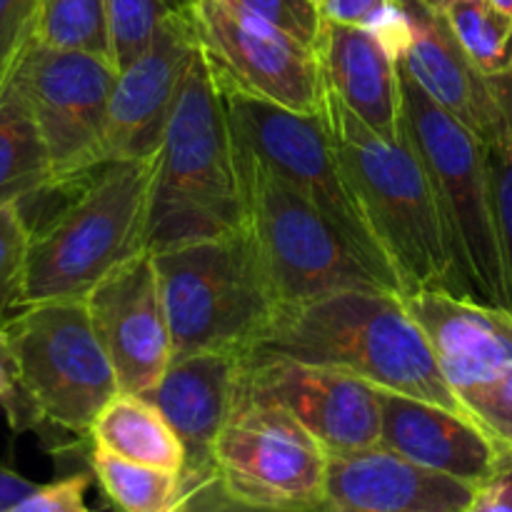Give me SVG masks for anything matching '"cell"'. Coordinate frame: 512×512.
Wrapping results in <instances>:
<instances>
[{"label":"cell","instance_id":"ffe728a7","mask_svg":"<svg viewBox=\"0 0 512 512\" xmlns=\"http://www.w3.org/2000/svg\"><path fill=\"white\" fill-rule=\"evenodd\" d=\"M318 55L325 83L350 113L380 138L393 143L403 138V68L373 28L335 23L323 15Z\"/></svg>","mask_w":512,"mask_h":512},{"label":"cell","instance_id":"7a4b0ae2","mask_svg":"<svg viewBox=\"0 0 512 512\" xmlns=\"http://www.w3.org/2000/svg\"><path fill=\"white\" fill-rule=\"evenodd\" d=\"M245 225L248 208L228 90L198 43L158 148L148 250L160 253Z\"/></svg>","mask_w":512,"mask_h":512},{"label":"cell","instance_id":"d6986e66","mask_svg":"<svg viewBox=\"0 0 512 512\" xmlns=\"http://www.w3.org/2000/svg\"><path fill=\"white\" fill-rule=\"evenodd\" d=\"M398 3L408 20V45L400 55L405 73L485 145L498 143L503 138V115L490 80L468 58L443 10L430 8L423 0Z\"/></svg>","mask_w":512,"mask_h":512},{"label":"cell","instance_id":"9a60e30c","mask_svg":"<svg viewBox=\"0 0 512 512\" xmlns=\"http://www.w3.org/2000/svg\"><path fill=\"white\" fill-rule=\"evenodd\" d=\"M198 50L190 10L165 20L153 43L118 70L108 105L103 160H143L158 155L180 83Z\"/></svg>","mask_w":512,"mask_h":512},{"label":"cell","instance_id":"4316f807","mask_svg":"<svg viewBox=\"0 0 512 512\" xmlns=\"http://www.w3.org/2000/svg\"><path fill=\"white\" fill-rule=\"evenodd\" d=\"M115 68L133 63L158 35L165 20L190 10L193 0H105Z\"/></svg>","mask_w":512,"mask_h":512},{"label":"cell","instance_id":"484cf974","mask_svg":"<svg viewBox=\"0 0 512 512\" xmlns=\"http://www.w3.org/2000/svg\"><path fill=\"white\" fill-rule=\"evenodd\" d=\"M445 20L468 58L485 78L508 70L512 60V20L488 0H453L443 8Z\"/></svg>","mask_w":512,"mask_h":512},{"label":"cell","instance_id":"5b68a950","mask_svg":"<svg viewBox=\"0 0 512 512\" xmlns=\"http://www.w3.org/2000/svg\"><path fill=\"white\" fill-rule=\"evenodd\" d=\"M403 118L433 185L460 295L510 310L488 145L433 103L405 68Z\"/></svg>","mask_w":512,"mask_h":512},{"label":"cell","instance_id":"d6a6232c","mask_svg":"<svg viewBox=\"0 0 512 512\" xmlns=\"http://www.w3.org/2000/svg\"><path fill=\"white\" fill-rule=\"evenodd\" d=\"M490 175H493L495 205H498L500 243H503L505 273H508L510 310H512V148L503 140L488 145Z\"/></svg>","mask_w":512,"mask_h":512},{"label":"cell","instance_id":"9c48e42d","mask_svg":"<svg viewBox=\"0 0 512 512\" xmlns=\"http://www.w3.org/2000/svg\"><path fill=\"white\" fill-rule=\"evenodd\" d=\"M225 90L240 143L285 183L293 185L303 198H308L320 213L328 215L363 263L373 270L375 278L400 295L398 278L335 153L323 113L303 115L268 100L235 93L228 85Z\"/></svg>","mask_w":512,"mask_h":512},{"label":"cell","instance_id":"4dcf8cb0","mask_svg":"<svg viewBox=\"0 0 512 512\" xmlns=\"http://www.w3.org/2000/svg\"><path fill=\"white\" fill-rule=\"evenodd\" d=\"M0 408L8 415L13 433L43 430V418L30 395L25 393L18 355H15L10 335L5 333L3 325H0Z\"/></svg>","mask_w":512,"mask_h":512},{"label":"cell","instance_id":"52a82bcc","mask_svg":"<svg viewBox=\"0 0 512 512\" xmlns=\"http://www.w3.org/2000/svg\"><path fill=\"white\" fill-rule=\"evenodd\" d=\"M238 158L248 230L263 258L275 303H303L340 290H388L333 220L260 163L240 140Z\"/></svg>","mask_w":512,"mask_h":512},{"label":"cell","instance_id":"ab89813d","mask_svg":"<svg viewBox=\"0 0 512 512\" xmlns=\"http://www.w3.org/2000/svg\"><path fill=\"white\" fill-rule=\"evenodd\" d=\"M488 3L512 20V0H488Z\"/></svg>","mask_w":512,"mask_h":512},{"label":"cell","instance_id":"2e32d148","mask_svg":"<svg viewBox=\"0 0 512 512\" xmlns=\"http://www.w3.org/2000/svg\"><path fill=\"white\" fill-rule=\"evenodd\" d=\"M243 378L245 353L208 350L173 358L160 383L143 393L183 443L188 490L215 475V443L238 408Z\"/></svg>","mask_w":512,"mask_h":512},{"label":"cell","instance_id":"277c9868","mask_svg":"<svg viewBox=\"0 0 512 512\" xmlns=\"http://www.w3.org/2000/svg\"><path fill=\"white\" fill-rule=\"evenodd\" d=\"M323 120L398 278L400 295L423 288L460 295L433 185L408 133L395 143L380 138L330 88Z\"/></svg>","mask_w":512,"mask_h":512},{"label":"cell","instance_id":"cb8c5ba5","mask_svg":"<svg viewBox=\"0 0 512 512\" xmlns=\"http://www.w3.org/2000/svg\"><path fill=\"white\" fill-rule=\"evenodd\" d=\"M90 465L108 498L123 512H175L188 495L183 473L130 463L103 448H93Z\"/></svg>","mask_w":512,"mask_h":512},{"label":"cell","instance_id":"d590c367","mask_svg":"<svg viewBox=\"0 0 512 512\" xmlns=\"http://www.w3.org/2000/svg\"><path fill=\"white\" fill-rule=\"evenodd\" d=\"M398 10V0H330L323 15L345 25L378 28Z\"/></svg>","mask_w":512,"mask_h":512},{"label":"cell","instance_id":"f35d334b","mask_svg":"<svg viewBox=\"0 0 512 512\" xmlns=\"http://www.w3.org/2000/svg\"><path fill=\"white\" fill-rule=\"evenodd\" d=\"M490 80V88H493L495 100H498L500 115H503V143H508L512 148V60L508 70H503L500 75Z\"/></svg>","mask_w":512,"mask_h":512},{"label":"cell","instance_id":"5bb4252c","mask_svg":"<svg viewBox=\"0 0 512 512\" xmlns=\"http://www.w3.org/2000/svg\"><path fill=\"white\" fill-rule=\"evenodd\" d=\"M90 320L123 393L143 395L173 363V333L150 250L100 280L85 295Z\"/></svg>","mask_w":512,"mask_h":512},{"label":"cell","instance_id":"ba28073f","mask_svg":"<svg viewBox=\"0 0 512 512\" xmlns=\"http://www.w3.org/2000/svg\"><path fill=\"white\" fill-rule=\"evenodd\" d=\"M3 328L43 430L90 440L95 418L120 393V385L85 300L23 305L5 318Z\"/></svg>","mask_w":512,"mask_h":512},{"label":"cell","instance_id":"603a6c76","mask_svg":"<svg viewBox=\"0 0 512 512\" xmlns=\"http://www.w3.org/2000/svg\"><path fill=\"white\" fill-rule=\"evenodd\" d=\"M50 158L13 78L0 88V205L50 193Z\"/></svg>","mask_w":512,"mask_h":512},{"label":"cell","instance_id":"f1b7e54d","mask_svg":"<svg viewBox=\"0 0 512 512\" xmlns=\"http://www.w3.org/2000/svg\"><path fill=\"white\" fill-rule=\"evenodd\" d=\"M458 398L468 418L500 450L512 448V368L488 383L460 390Z\"/></svg>","mask_w":512,"mask_h":512},{"label":"cell","instance_id":"8fae6325","mask_svg":"<svg viewBox=\"0 0 512 512\" xmlns=\"http://www.w3.org/2000/svg\"><path fill=\"white\" fill-rule=\"evenodd\" d=\"M213 463L225 490L258 508L315 512L325 498L330 455L278 405L240 398Z\"/></svg>","mask_w":512,"mask_h":512},{"label":"cell","instance_id":"836d02e7","mask_svg":"<svg viewBox=\"0 0 512 512\" xmlns=\"http://www.w3.org/2000/svg\"><path fill=\"white\" fill-rule=\"evenodd\" d=\"M88 485V475H70L58 483L40 485L28 500H23L10 512H93L85 505Z\"/></svg>","mask_w":512,"mask_h":512},{"label":"cell","instance_id":"f546056e","mask_svg":"<svg viewBox=\"0 0 512 512\" xmlns=\"http://www.w3.org/2000/svg\"><path fill=\"white\" fill-rule=\"evenodd\" d=\"M43 0H0V88L13 78L20 55L35 38Z\"/></svg>","mask_w":512,"mask_h":512},{"label":"cell","instance_id":"60d3db41","mask_svg":"<svg viewBox=\"0 0 512 512\" xmlns=\"http://www.w3.org/2000/svg\"><path fill=\"white\" fill-rule=\"evenodd\" d=\"M423 3L430 5V8H435V10H443L445 5L453 3V0H423Z\"/></svg>","mask_w":512,"mask_h":512},{"label":"cell","instance_id":"8992f818","mask_svg":"<svg viewBox=\"0 0 512 512\" xmlns=\"http://www.w3.org/2000/svg\"><path fill=\"white\" fill-rule=\"evenodd\" d=\"M160 275L173 358L248 353L275 315V295L248 225L218 238L153 253Z\"/></svg>","mask_w":512,"mask_h":512},{"label":"cell","instance_id":"8d00e7d4","mask_svg":"<svg viewBox=\"0 0 512 512\" xmlns=\"http://www.w3.org/2000/svg\"><path fill=\"white\" fill-rule=\"evenodd\" d=\"M470 512H512V448L500 450L498 465L478 488Z\"/></svg>","mask_w":512,"mask_h":512},{"label":"cell","instance_id":"e575fe53","mask_svg":"<svg viewBox=\"0 0 512 512\" xmlns=\"http://www.w3.org/2000/svg\"><path fill=\"white\" fill-rule=\"evenodd\" d=\"M175 512H283V510H268L258 508V505H250L245 500L235 498L233 493L225 490V485L220 483L218 475L203 480L200 485L188 490L183 503L178 505Z\"/></svg>","mask_w":512,"mask_h":512},{"label":"cell","instance_id":"83f0119b","mask_svg":"<svg viewBox=\"0 0 512 512\" xmlns=\"http://www.w3.org/2000/svg\"><path fill=\"white\" fill-rule=\"evenodd\" d=\"M30 233L23 203L0 205V325L23 305Z\"/></svg>","mask_w":512,"mask_h":512},{"label":"cell","instance_id":"d4e9b609","mask_svg":"<svg viewBox=\"0 0 512 512\" xmlns=\"http://www.w3.org/2000/svg\"><path fill=\"white\" fill-rule=\"evenodd\" d=\"M33 40L45 48L95 55L113 63L105 0H43Z\"/></svg>","mask_w":512,"mask_h":512},{"label":"cell","instance_id":"3957f363","mask_svg":"<svg viewBox=\"0 0 512 512\" xmlns=\"http://www.w3.org/2000/svg\"><path fill=\"white\" fill-rule=\"evenodd\" d=\"M155 170L158 155L103 165L68 190L73 195L58 213L30 225L23 305L85 300L100 280L148 250Z\"/></svg>","mask_w":512,"mask_h":512},{"label":"cell","instance_id":"e0dca14e","mask_svg":"<svg viewBox=\"0 0 512 512\" xmlns=\"http://www.w3.org/2000/svg\"><path fill=\"white\" fill-rule=\"evenodd\" d=\"M400 298L455 395L512 368V310L443 288Z\"/></svg>","mask_w":512,"mask_h":512},{"label":"cell","instance_id":"1f68e13d","mask_svg":"<svg viewBox=\"0 0 512 512\" xmlns=\"http://www.w3.org/2000/svg\"><path fill=\"white\" fill-rule=\"evenodd\" d=\"M235 3L265 18L268 23L278 25L280 30L298 38L308 48L318 50L320 30H323V10L313 0H235Z\"/></svg>","mask_w":512,"mask_h":512},{"label":"cell","instance_id":"7402d4cb","mask_svg":"<svg viewBox=\"0 0 512 512\" xmlns=\"http://www.w3.org/2000/svg\"><path fill=\"white\" fill-rule=\"evenodd\" d=\"M93 448H103L130 463L183 473L185 448L165 415L143 395L120 390L90 428Z\"/></svg>","mask_w":512,"mask_h":512},{"label":"cell","instance_id":"44dd1931","mask_svg":"<svg viewBox=\"0 0 512 512\" xmlns=\"http://www.w3.org/2000/svg\"><path fill=\"white\" fill-rule=\"evenodd\" d=\"M380 400L383 448L475 488L493 475L500 448L465 413L388 390L380 393Z\"/></svg>","mask_w":512,"mask_h":512},{"label":"cell","instance_id":"74e56055","mask_svg":"<svg viewBox=\"0 0 512 512\" xmlns=\"http://www.w3.org/2000/svg\"><path fill=\"white\" fill-rule=\"evenodd\" d=\"M38 488L40 485L30 483L28 478L18 475L15 470L0 468V512H10L13 508H18Z\"/></svg>","mask_w":512,"mask_h":512},{"label":"cell","instance_id":"6da1fadb","mask_svg":"<svg viewBox=\"0 0 512 512\" xmlns=\"http://www.w3.org/2000/svg\"><path fill=\"white\" fill-rule=\"evenodd\" d=\"M245 358H288L343 370L388 393L465 413L423 330L393 290H340L278 305ZM468 415V413H465Z\"/></svg>","mask_w":512,"mask_h":512},{"label":"cell","instance_id":"b9f144b4","mask_svg":"<svg viewBox=\"0 0 512 512\" xmlns=\"http://www.w3.org/2000/svg\"><path fill=\"white\" fill-rule=\"evenodd\" d=\"M313 3H315V5H318V8H320V10H325V5H328V3H330V0H313Z\"/></svg>","mask_w":512,"mask_h":512},{"label":"cell","instance_id":"ac0fdd59","mask_svg":"<svg viewBox=\"0 0 512 512\" xmlns=\"http://www.w3.org/2000/svg\"><path fill=\"white\" fill-rule=\"evenodd\" d=\"M478 488L375 445L335 455L315 512H470Z\"/></svg>","mask_w":512,"mask_h":512},{"label":"cell","instance_id":"4fadbf2b","mask_svg":"<svg viewBox=\"0 0 512 512\" xmlns=\"http://www.w3.org/2000/svg\"><path fill=\"white\" fill-rule=\"evenodd\" d=\"M383 390L358 375L288 358H245L243 395L293 415L330 458L380 445Z\"/></svg>","mask_w":512,"mask_h":512},{"label":"cell","instance_id":"7c38bea8","mask_svg":"<svg viewBox=\"0 0 512 512\" xmlns=\"http://www.w3.org/2000/svg\"><path fill=\"white\" fill-rule=\"evenodd\" d=\"M190 15L200 48L230 90L303 115L323 113L328 83L318 50L235 0H193Z\"/></svg>","mask_w":512,"mask_h":512},{"label":"cell","instance_id":"30bf717a","mask_svg":"<svg viewBox=\"0 0 512 512\" xmlns=\"http://www.w3.org/2000/svg\"><path fill=\"white\" fill-rule=\"evenodd\" d=\"M118 68L110 60L30 43L13 70L50 158V193H68L103 168Z\"/></svg>","mask_w":512,"mask_h":512}]
</instances>
